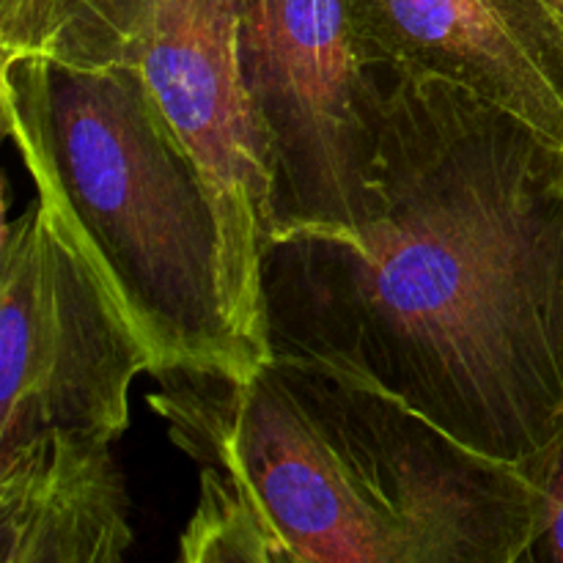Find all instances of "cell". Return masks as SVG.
<instances>
[{
  "mask_svg": "<svg viewBox=\"0 0 563 563\" xmlns=\"http://www.w3.org/2000/svg\"><path fill=\"white\" fill-rule=\"evenodd\" d=\"M3 132L163 372H256L223 297L207 179L130 64L0 58Z\"/></svg>",
  "mask_w": 563,
  "mask_h": 563,
  "instance_id": "3957f363",
  "label": "cell"
},
{
  "mask_svg": "<svg viewBox=\"0 0 563 563\" xmlns=\"http://www.w3.org/2000/svg\"><path fill=\"white\" fill-rule=\"evenodd\" d=\"M47 55L141 71L207 179L231 333L253 368L267 363L262 267L273 240L275 168L242 75L236 0H93Z\"/></svg>",
  "mask_w": 563,
  "mask_h": 563,
  "instance_id": "277c9868",
  "label": "cell"
},
{
  "mask_svg": "<svg viewBox=\"0 0 563 563\" xmlns=\"http://www.w3.org/2000/svg\"><path fill=\"white\" fill-rule=\"evenodd\" d=\"M148 407L198 467L187 563H520L537 493L346 374L269 357L245 377L163 372Z\"/></svg>",
  "mask_w": 563,
  "mask_h": 563,
  "instance_id": "7a4b0ae2",
  "label": "cell"
},
{
  "mask_svg": "<svg viewBox=\"0 0 563 563\" xmlns=\"http://www.w3.org/2000/svg\"><path fill=\"white\" fill-rule=\"evenodd\" d=\"M383 77L366 218L269 242V352L522 465L563 429V146L440 77Z\"/></svg>",
  "mask_w": 563,
  "mask_h": 563,
  "instance_id": "6da1fadb",
  "label": "cell"
},
{
  "mask_svg": "<svg viewBox=\"0 0 563 563\" xmlns=\"http://www.w3.org/2000/svg\"><path fill=\"white\" fill-rule=\"evenodd\" d=\"M132 539L113 440L49 432L0 449V563H119Z\"/></svg>",
  "mask_w": 563,
  "mask_h": 563,
  "instance_id": "ba28073f",
  "label": "cell"
},
{
  "mask_svg": "<svg viewBox=\"0 0 563 563\" xmlns=\"http://www.w3.org/2000/svg\"><path fill=\"white\" fill-rule=\"evenodd\" d=\"M152 355L42 196L0 234V449L49 432L119 440Z\"/></svg>",
  "mask_w": 563,
  "mask_h": 563,
  "instance_id": "8992f818",
  "label": "cell"
},
{
  "mask_svg": "<svg viewBox=\"0 0 563 563\" xmlns=\"http://www.w3.org/2000/svg\"><path fill=\"white\" fill-rule=\"evenodd\" d=\"M544 3H548L550 9L555 11V14H561V16H563V0H544Z\"/></svg>",
  "mask_w": 563,
  "mask_h": 563,
  "instance_id": "8fae6325",
  "label": "cell"
},
{
  "mask_svg": "<svg viewBox=\"0 0 563 563\" xmlns=\"http://www.w3.org/2000/svg\"><path fill=\"white\" fill-rule=\"evenodd\" d=\"M93 0H0V58L47 53Z\"/></svg>",
  "mask_w": 563,
  "mask_h": 563,
  "instance_id": "30bf717a",
  "label": "cell"
},
{
  "mask_svg": "<svg viewBox=\"0 0 563 563\" xmlns=\"http://www.w3.org/2000/svg\"><path fill=\"white\" fill-rule=\"evenodd\" d=\"M520 467L537 493L533 537L520 563H563V429Z\"/></svg>",
  "mask_w": 563,
  "mask_h": 563,
  "instance_id": "9c48e42d",
  "label": "cell"
},
{
  "mask_svg": "<svg viewBox=\"0 0 563 563\" xmlns=\"http://www.w3.org/2000/svg\"><path fill=\"white\" fill-rule=\"evenodd\" d=\"M363 55L440 77L563 146V16L544 0H350Z\"/></svg>",
  "mask_w": 563,
  "mask_h": 563,
  "instance_id": "52a82bcc",
  "label": "cell"
},
{
  "mask_svg": "<svg viewBox=\"0 0 563 563\" xmlns=\"http://www.w3.org/2000/svg\"><path fill=\"white\" fill-rule=\"evenodd\" d=\"M236 49L273 154V236L355 231L385 77L363 55L350 0H236Z\"/></svg>",
  "mask_w": 563,
  "mask_h": 563,
  "instance_id": "5b68a950",
  "label": "cell"
}]
</instances>
